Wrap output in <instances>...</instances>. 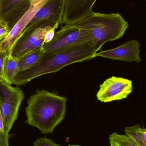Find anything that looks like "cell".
Wrapping results in <instances>:
<instances>
[{
	"label": "cell",
	"mask_w": 146,
	"mask_h": 146,
	"mask_svg": "<svg viewBox=\"0 0 146 146\" xmlns=\"http://www.w3.org/2000/svg\"><path fill=\"white\" fill-rule=\"evenodd\" d=\"M125 135L114 133L109 136L110 146H146V129L140 124L127 127Z\"/></svg>",
	"instance_id": "cell-12"
},
{
	"label": "cell",
	"mask_w": 146,
	"mask_h": 146,
	"mask_svg": "<svg viewBox=\"0 0 146 146\" xmlns=\"http://www.w3.org/2000/svg\"><path fill=\"white\" fill-rule=\"evenodd\" d=\"M52 28L46 27L24 30L12 48V56L18 60L24 55L44 45L45 34Z\"/></svg>",
	"instance_id": "cell-8"
},
{
	"label": "cell",
	"mask_w": 146,
	"mask_h": 146,
	"mask_svg": "<svg viewBox=\"0 0 146 146\" xmlns=\"http://www.w3.org/2000/svg\"><path fill=\"white\" fill-rule=\"evenodd\" d=\"M45 0H31V6H36Z\"/></svg>",
	"instance_id": "cell-21"
},
{
	"label": "cell",
	"mask_w": 146,
	"mask_h": 146,
	"mask_svg": "<svg viewBox=\"0 0 146 146\" xmlns=\"http://www.w3.org/2000/svg\"><path fill=\"white\" fill-rule=\"evenodd\" d=\"M65 0H49L34 15L25 30L46 27L59 26L62 24Z\"/></svg>",
	"instance_id": "cell-6"
},
{
	"label": "cell",
	"mask_w": 146,
	"mask_h": 146,
	"mask_svg": "<svg viewBox=\"0 0 146 146\" xmlns=\"http://www.w3.org/2000/svg\"><path fill=\"white\" fill-rule=\"evenodd\" d=\"M18 72V60L13 57L11 54L6 55L3 59V78L7 82L12 85Z\"/></svg>",
	"instance_id": "cell-15"
},
{
	"label": "cell",
	"mask_w": 146,
	"mask_h": 146,
	"mask_svg": "<svg viewBox=\"0 0 146 146\" xmlns=\"http://www.w3.org/2000/svg\"><path fill=\"white\" fill-rule=\"evenodd\" d=\"M58 27H54L50 30L47 32L45 36L44 42V44L48 43L51 41L54 38L55 34V31Z\"/></svg>",
	"instance_id": "cell-18"
},
{
	"label": "cell",
	"mask_w": 146,
	"mask_h": 146,
	"mask_svg": "<svg viewBox=\"0 0 146 146\" xmlns=\"http://www.w3.org/2000/svg\"><path fill=\"white\" fill-rule=\"evenodd\" d=\"M10 135L9 133L5 131L0 133V146H9V139Z\"/></svg>",
	"instance_id": "cell-17"
},
{
	"label": "cell",
	"mask_w": 146,
	"mask_h": 146,
	"mask_svg": "<svg viewBox=\"0 0 146 146\" xmlns=\"http://www.w3.org/2000/svg\"><path fill=\"white\" fill-rule=\"evenodd\" d=\"M5 131H6L4 129L2 117L0 111V133H3Z\"/></svg>",
	"instance_id": "cell-20"
},
{
	"label": "cell",
	"mask_w": 146,
	"mask_h": 146,
	"mask_svg": "<svg viewBox=\"0 0 146 146\" xmlns=\"http://www.w3.org/2000/svg\"><path fill=\"white\" fill-rule=\"evenodd\" d=\"M7 26H8L7 22L0 17V30Z\"/></svg>",
	"instance_id": "cell-22"
},
{
	"label": "cell",
	"mask_w": 146,
	"mask_h": 146,
	"mask_svg": "<svg viewBox=\"0 0 146 146\" xmlns=\"http://www.w3.org/2000/svg\"><path fill=\"white\" fill-rule=\"evenodd\" d=\"M43 45L24 55L18 59L19 72L30 68L40 60L45 54Z\"/></svg>",
	"instance_id": "cell-14"
},
{
	"label": "cell",
	"mask_w": 146,
	"mask_h": 146,
	"mask_svg": "<svg viewBox=\"0 0 146 146\" xmlns=\"http://www.w3.org/2000/svg\"><path fill=\"white\" fill-rule=\"evenodd\" d=\"M49 0H45L30 9L10 30L7 36L0 43V51L6 54H11L12 48L37 11Z\"/></svg>",
	"instance_id": "cell-13"
},
{
	"label": "cell",
	"mask_w": 146,
	"mask_h": 146,
	"mask_svg": "<svg viewBox=\"0 0 146 146\" xmlns=\"http://www.w3.org/2000/svg\"><path fill=\"white\" fill-rule=\"evenodd\" d=\"M97 53L94 44L90 42L45 53L34 66L17 73L15 82L19 86L25 85L37 77L56 72L70 64L92 60Z\"/></svg>",
	"instance_id": "cell-1"
},
{
	"label": "cell",
	"mask_w": 146,
	"mask_h": 146,
	"mask_svg": "<svg viewBox=\"0 0 146 146\" xmlns=\"http://www.w3.org/2000/svg\"><path fill=\"white\" fill-rule=\"evenodd\" d=\"M140 47L139 42L133 39L115 48L97 52L95 57L100 56L115 60L139 63L141 61Z\"/></svg>",
	"instance_id": "cell-9"
},
{
	"label": "cell",
	"mask_w": 146,
	"mask_h": 146,
	"mask_svg": "<svg viewBox=\"0 0 146 146\" xmlns=\"http://www.w3.org/2000/svg\"><path fill=\"white\" fill-rule=\"evenodd\" d=\"M133 90V82L123 77L112 76L99 86L98 100L104 103L126 98Z\"/></svg>",
	"instance_id": "cell-7"
},
{
	"label": "cell",
	"mask_w": 146,
	"mask_h": 146,
	"mask_svg": "<svg viewBox=\"0 0 146 146\" xmlns=\"http://www.w3.org/2000/svg\"><path fill=\"white\" fill-rule=\"evenodd\" d=\"M25 96L20 88L14 87L0 78V111L4 129L9 133L18 117L20 106Z\"/></svg>",
	"instance_id": "cell-4"
},
{
	"label": "cell",
	"mask_w": 146,
	"mask_h": 146,
	"mask_svg": "<svg viewBox=\"0 0 146 146\" xmlns=\"http://www.w3.org/2000/svg\"><path fill=\"white\" fill-rule=\"evenodd\" d=\"M34 146H61L46 137H42L36 140L33 143Z\"/></svg>",
	"instance_id": "cell-16"
},
{
	"label": "cell",
	"mask_w": 146,
	"mask_h": 146,
	"mask_svg": "<svg viewBox=\"0 0 146 146\" xmlns=\"http://www.w3.org/2000/svg\"><path fill=\"white\" fill-rule=\"evenodd\" d=\"M90 42H92L91 40L85 29L75 25H66L55 33L51 42L44 44L43 49L45 53H49L75 44Z\"/></svg>",
	"instance_id": "cell-5"
},
{
	"label": "cell",
	"mask_w": 146,
	"mask_h": 146,
	"mask_svg": "<svg viewBox=\"0 0 146 146\" xmlns=\"http://www.w3.org/2000/svg\"><path fill=\"white\" fill-rule=\"evenodd\" d=\"M68 146H82L79 145H69Z\"/></svg>",
	"instance_id": "cell-23"
},
{
	"label": "cell",
	"mask_w": 146,
	"mask_h": 146,
	"mask_svg": "<svg viewBox=\"0 0 146 146\" xmlns=\"http://www.w3.org/2000/svg\"><path fill=\"white\" fill-rule=\"evenodd\" d=\"M97 0H65L62 24L75 25L93 12V7Z\"/></svg>",
	"instance_id": "cell-10"
},
{
	"label": "cell",
	"mask_w": 146,
	"mask_h": 146,
	"mask_svg": "<svg viewBox=\"0 0 146 146\" xmlns=\"http://www.w3.org/2000/svg\"><path fill=\"white\" fill-rule=\"evenodd\" d=\"M75 25L85 30L97 52L107 42L121 38L129 26L128 23L118 13L93 12Z\"/></svg>",
	"instance_id": "cell-3"
},
{
	"label": "cell",
	"mask_w": 146,
	"mask_h": 146,
	"mask_svg": "<svg viewBox=\"0 0 146 146\" xmlns=\"http://www.w3.org/2000/svg\"><path fill=\"white\" fill-rule=\"evenodd\" d=\"M31 7V0H0V17L11 30Z\"/></svg>",
	"instance_id": "cell-11"
},
{
	"label": "cell",
	"mask_w": 146,
	"mask_h": 146,
	"mask_svg": "<svg viewBox=\"0 0 146 146\" xmlns=\"http://www.w3.org/2000/svg\"><path fill=\"white\" fill-rule=\"evenodd\" d=\"M6 54L2 53L0 51V78L2 77V68L3 64V61L4 57L6 55Z\"/></svg>",
	"instance_id": "cell-19"
},
{
	"label": "cell",
	"mask_w": 146,
	"mask_h": 146,
	"mask_svg": "<svg viewBox=\"0 0 146 146\" xmlns=\"http://www.w3.org/2000/svg\"><path fill=\"white\" fill-rule=\"evenodd\" d=\"M67 100L46 90L37 91L27 100L26 123L43 134L51 133L65 118Z\"/></svg>",
	"instance_id": "cell-2"
}]
</instances>
